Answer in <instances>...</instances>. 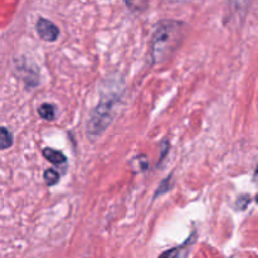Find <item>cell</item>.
I'll return each mask as SVG.
<instances>
[{
    "label": "cell",
    "mask_w": 258,
    "mask_h": 258,
    "mask_svg": "<svg viewBox=\"0 0 258 258\" xmlns=\"http://www.w3.org/2000/svg\"><path fill=\"white\" fill-rule=\"evenodd\" d=\"M13 145V134L7 127L0 126V150L9 149Z\"/></svg>",
    "instance_id": "cell-6"
},
{
    "label": "cell",
    "mask_w": 258,
    "mask_h": 258,
    "mask_svg": "<svg viewBox=\"0 0 258 258\" xmlns=\"http://www.w3.org/2000/svg\"><path fill=\"white\" fill-rule=\"evenodd\" d=\"M237 2H238V3H242V2H244V3H247V2H248V0H237Z\"/></svg>",
    "instance_id": "cell-10"
},
{
    "label": "cell",
    "mask_w": 258,
    "mask_h": 258,
    "mask_svg": "<svg viewBox=\"0 0 258 258\" xmlns=\"http://www.w3.org/2000/svg\"><path fill=\"white\" fill-rule=\"evenodd\" d=\"M123 2H125V4L131 10H134V12H140V10L145 9L148 0H123Z\"/></svg>",
    "instance_id": "cell-8"
},
{
    "label": "cell",
    "mask_w": 258,
    "mask_h": 258,
    "mask_svg": "<svg viewBox=\"0 0 258 258\" xmlns=\"http://www.w3.org/2000/svg\"><path fill=\"white\" fill-rule=\"evenodd\" d=\"M44 181L48 186H53L59 181V174L54 169H47L44 171Z\"/></svg>",
    "instance_id": "cell-7"
},
{
    "label": "cell",
    "mask_w": 258,
    "mask_h": 258,
    "mask_svg": "<svg viewBox=\"0 0 258 258\" xmlns=\"http://www.w3.org/2000/svg\"><path fill=\"white\" fill-rule=\"evenodd\" d=\"M35 29H37L38 35L42 38L44 42L53 43L58 39L59 37V28L49 19L45 18H39L35 24Z\"/></svg>",
    "instance_id": "cell-3"
},
{
    "label": "cell",
    "mask_w": 258,
    "mask_h": 258,
    "mask_svg": "<svg viewBox=\"0 0 258 258\" xmlns=\"http://www.w3.org/2000/svg\"><path fill=\"white\" fill-rule=\"evenodd\" d=\"M38 113H39V116L43 120L52 121L55 117V107L52 103H43L38 108Z\"/></svg>",
    "instance_id": "cell-5"
},
{
    "label": "cell",
    "mask_w": 258,
    "mask_h": 258,
    "mask_svg": "<svg viewBox=\"0 0 258 258\" xmlns=\"http://www.w3.org/2000/svg\"><path fill=\"white\" fill-rule=\"evenodd\" d=\"M181 249H183V247H178V248H171V249H169V251L164 252V253L161 254V256L159 258H178Z\"/></svg>",
    "instance_id": "cell-9"
},
{
    "label": "cell",
    "mask_w": 258,
    "mask_h": 258,
    "mask_svg": "<svg viewBox=\"0 0 258 258\" xmlns=\"http://www.w3.org/2000/svg\"><path fill=\"white\" fill-rule=\"evenodd\" d=\"M113 103H115V100H102L100 105L96 107L95 112L92 113L87 123V130L91 135H100L108 127L112 121L111 111H112Z\"/></svg>",
    "instance_id": "cell-2"
},
{
    "label": "cell",
    "mask_w": 258,
    "mask_h": 258,
    "mask_svg": "<svg viewBox=\"0 0 258 258\" xmlns=\"http://www.w3.org/2000/svg\"><path fill=\"white\" fill-rule=\"evenodd\" d=\"M43 156L52 164H55V165H62V164H64L66 160H67L62 151L54 150V149L52 148L43 149Z\"/></svg>",
    "instance_id": "cell-4"
},
{
    "label": "cell",
    "mask_w": 258,
    "mask_h": 258,
    "mask_svg": "<svg viewBox=\"0 0 258 258\" xmlns=\"http://www.w3.org/2000/svg\"><path fill=\"white\" fill-rule=\"evenodd\" d=\"M185 24L173 19L158 23L151 39L150 57L153 64L166 62L180 47L185 34Z\"/></svg>",
    "instance_id": "cell-1"
}]
</instances>
